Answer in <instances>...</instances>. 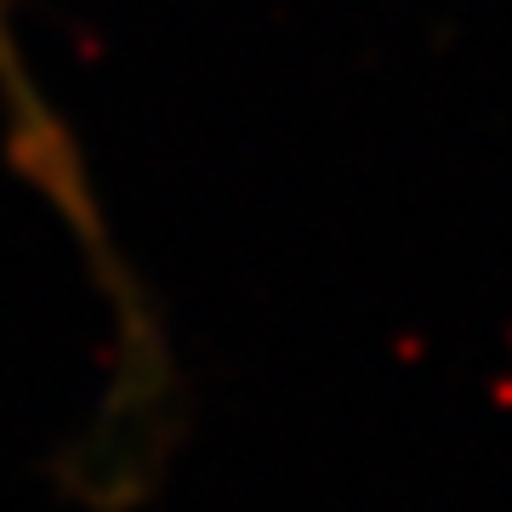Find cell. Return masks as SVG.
I'll use <instances>...</instances> for the list:
<instances>
[{
    "label": "cell",
    "mask_w": 512,
    "mask_h": 512,
    "mask_svg": "<svg viewBox=\"0 0 512 512\" xmlns=\"http://www.w3.org/2000/svg\"><path fill=\"white\" fill-rule=\"evenodd\" d=\"M0 86H6V109L18 120V137L35 143V177H46L52 194H63L74 211H86V205L74 200V183H69V143L57 137L46 103H40L35 86L23 80V52H18V40H12V29H6V12H0Z\"/></svg>",
    "instance_id": "cell-1"
}]
</instances>
